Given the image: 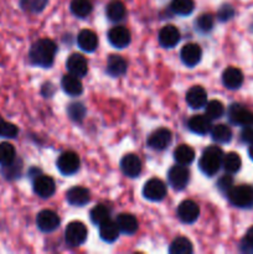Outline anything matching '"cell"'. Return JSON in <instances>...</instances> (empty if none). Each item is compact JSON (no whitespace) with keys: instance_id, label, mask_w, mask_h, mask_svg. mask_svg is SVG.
<instances>
[{"instance_id":"1","label":"cell","mask_w":253,"mask_h":254,"mask_svg":"<svg viewBox=\"0 0 253 254\" xmlns=\"http://www.w3.org/2000/svg\"><path fill=\"white\" fill-rule=\"evenodd\" d=\"M57 46L52 40L41 39L37 40L31 46L29 52V60L34 66L51 67L56 56Z\"/></svg>"},{"instance_id":"2","label":"cell","mask_w":253,"mask_h":254,"mask_svg":"<svg viewBox=\"0 0 253 254\" xmlns=\"http://www.w3.org/2000/svg\"><path fill=\"white\" fill-rule=\"evenodd\" d=\"M223 155L225 154H223L222 149L218 148L217 145L208 146L203 150L202 155L198 160V168L206 176L216 175L222 166Z\"/></svg>"},{"instance_id":"3","label":"cell","mask_w":253,"mask_h":254,"mask_svg":"<svg viewBox=\"0 0 253 254\" xmlns=\"http://www.w3.org/2000/svg\"><path fill=\"white\" fill-rule=\"evenodd\" d=\"M233 206L240 208L253 207V186H233L226 195Z\"/></svg>"},{"instance_id":"4","label":"cell","mask_w":253,"mask_h":254,"mask_svg":"<svg viewBox=\"0 0 253 254\" xmlns=\"http://www.w3.org/2000/svg\"><path fill=\"white\" fill-rule=\"evenodd\" d=\"M87 235H88V231L86 226L79 221H73L67 225L66 231H64V240L67 245L71 247H78L83 245L84 241L87 240Z\"/></svg>"},{"instance_id":"5","label":"cell","mask_w":253,"mask_h":254,"mask_svg":"<svg viewBox=\"0 0 253 254\" xmlns=\"http://www.w3.org/2000/svg\"><path fill=\"white\" fill-rule=\"evenodd\" d=\"M228 118L236 126L253 127V112L241 104L235 103L228 108Z\"/></svg>"},{"instance_id":"6","label":"cell","mask_w":253,"mask_h":254,"mask_svg":"<svg viewBox=\"0 0 253 254\" xmlns=\"http://www.w3.org/2000/svg\"><path fill=\"white\" fill-rule=\"evenodd\" d=\"M57 169L60 170V173L63 174V175H73L74 173H77L81 165V161H79V156L77 155L74 151H64L60 155V158L57 159Z\"/></svg>"},{"instance_id":"7","label":"cell","mask_w":253,"mask_h":254,"mask_svg":"<svg viewBox=\"0 0 253 254\" xmlns=\"http://www.w3.org/2000/svg\"><path fill=\"white\" fill-rule=\"evenodd\" d=\"M168 180L175 190H183L188 186L189 180H190V171L186 168V165H180V164L174 165L169 170Z\"/></svg>"},{"instance_id":"8","label":"cell","mask_w":253,"mask_h":254,"mask_svg":"<svg viewBox=\"0 0 253 254\" xmlns=\"http://www.w3.org/2000/svg\"><path fill=\"white\" fill-rule=\"evenodd\" d=\"M168 189L164 181L160 179H150L145 183L143 188L144 197L148 198L149 201H161L166 196Z\"/></svg>"},{"instance_id":"9","label":"cell","mask_w":253,"mask_h":254,"mask_svg":"<svg viewBox=\"0 0 253 254\" xmlns=\"http://www.w3.org/2000/svg\"><path fill=\"white\" fill-rule=\"evenodd\" d=\"M60 223H61V220H60L59 215L51 210H42L36 217V225L42 232H54L55 230L59 228Z\"/></svg>"},{"instance_id":"10","label":"cell","mask_w":253,"mask_h":254,"mask_svg":"<svg viewBox=\"0 0 253 254\" xmlns=\"http://www.w3.org/2000/svg\"><path fill=\"white\" fill-rule=\"evenodd\" d=\"M55 191H56V184L51 176L40 174L34 179V192L40 197H51Z\"/></svg>"},{"instance_id":"11","label":"cell","mask_w":253,"mask_h":254,"mask_svg":"<svg viewBox=\"0 0 253 254\" xmlns=\"http://www.w3.org/2000/svg\"><path fill=\"white\" fill-rule=\"evenodd\" d=\"M200 215V207L197 203L192 200H185L179 205L178 217L184 223H193Z\"/></svg>"},{"instance_id":"12","label":"cell","mask_w":253,"mask_h":254,"mask_svg":"<svg viewBox=\"0 0 253 254\" xmlns=\"http://www.w3.org/2000/svg\"><path fill=\"white\" fill-rule=\"evenodd\" d=\"M173 140V134L169 129L159 128L150 134L148 138V145L154 150H165Z\"/></svg>"},{"instance_id":"13","label":"cell","mask_w":253,"mask_h":254,"mask_svg":"<svg viewBox=\"0 0 253 254\" xmlns=\"http://www.w3.org/2000/svg\"><path fill=\"white\" fill-rule=\"evenodd\" d=\"M130 32L124 26H114L108 31V41L117 49H124L130 44Z\"/></svg>"},{"instance_id":"14","label":"cell","mask_w":253,"mask_h":254,"mask_svg":"<svg viewBox=\"0 0 253 254\" xmlns=\"http://www.w3.org/2000/svg\"><path fill=\"white\" fill-rule=\"evenodd\" d=\"M181 61L184 64H186L188 67H193L201 61V57H202V50L198 46L197 44H186L185 46L181 49L180 52Z\"/></svg>"},{"instance_id":"15","label":"cell","mask_w":253,"mask_h":254,"mask_svg":"<svg viewBox=\"0 0 253 254\" xmlns=\"http://www.w3.org/2000/svg\"><path fill=\"white\" fill-rule=\"evenodd\" d=\"M121 169L128 178H136L141 173V160L135 154H126L121 161Z\"/></svg>"},{"instance_id":"16","label":"cell","mask_w":253,"mask_h":254,"mask_svg":"<svg viewBox=\"0 0 253 254\" xmlns=\"http://www.w3.org/2000/svg\"><path fill=\"white\" fill-rule=\"evenodd\" d=\"M66 67L69 73L74 74L79 78L86 76L87 72H88V62L84 59V56L79 54H72L67 60Z\"/></svg>"},{"instance_id":"17","label":"cell","mask_w":253,"mask_h":254,"mask_svg":"<svg viewBox=\"0 0 253 254\" xmlns=\"http://www.w3.org/2000/svg\"><path fill=\"white\" fill-rule=\"evenodd\" d=\"M158 39L161 46L171 49V47L176 46L180 41V31L174 25H166L159 31Z\"/></svg>"},{"instance_id":"18","label":"cell","mask_w":253,"mask_h":254,"mask_svg":"<svg viewBox=\"0 0 253 254\" xmlns=\"http://www.w3.org/2000/svg\"><path fill=\"white\" fill-rule=\"evenodd\" d=\"M66 198L68 201L69 205L72 206H81L87 205L91 200V192L87 190L86 188L82 186H74V188L69 189L66 193Z\"/></svg>"},{"instance_id":"19","label":"cell","mask_w":253,"mask_h":254,"mask_svg":"<svg viewBox=\"0 0 253 254\" xmlns=\"http://www.w3.org/2000/svg\"><path fill=\"white\" fill-rule=\"evenodd\" d=\"M186 102L193 109H200L207 103V93L201 86H192L186 93Z\"/></svg>"},{"instance_id":"20","label":"cell","mask_w":253,"mask_h":254,"mask_svg":"<svg viewBox=\"0 0 253 254\" xmlns=\"http://www.w3.org/2000/svg\"><path fill=\"white\" fill-rule=\"evenodd\" d=\"M188 128L190 129L192 133L198 134V135H205L212 128V124H211V119L207 116H193L189 119L188 122Z\"/></svg>"},{"instance_id":"21","label":"cell","mask_w":253,"mask_h":254,"mask_svg":"<svg viewBox=\"0 0 253 254\" xmlns=\"http://www.w3.org/2000/svg\"><path fill=\"white\" fill-rule=\"evenodd\" d=\"M222 83L228 89H237L243 83V73L236 67H228L222 73Z\"/></svg>"},{"instance_id":"22","label":"cell","mask_w":253,"mask_h":254,"mask_svg":"<svg viewBox=\"0 0 253 254\" xmlns=\"http://www.w3.org/2000/svg\"><path fill=\"white\" fill-rule=\"evenodd\" d=\"M126 61L119 55H111L107 60V73L112 77H121L126 72Z\"/></svg>"},{"instance_id":"23","label":"cell","mask_w":253,"mask_h":254,"mask_svg":"<svg viewBox=\"0 0 253 254\" xmlns=\"http://www.w3.org/2000/svg\"><path fill=\"white\" fill-rule=\"evenodd\" d=\"M77 42L83 51L93 52L98 46V37H97L96 32L86 29L79 32L78 36H77Z\"/></svg>"},{"instance_id":"24","label":"cell","mask_w":253,"mask_h":254,"mask_svg":"<svg viewBox=\"0 0 253 254\" xmlns=\"http://www.w3.org/2000/svg\"><path fill=\"white\" fill-rule=\"evenodd\" d=\"M61 84L63 91L72 97L79 96L83 92V86H82L81 79H79V77L74 76V74H64L62 77Z\"/></svg>"},{"instance_id":"25","label":"cell","mask_w":253,"mask_h":254,"mask_svg":"<svg viewBox=\"0 0 253 254\" xmlns=\"http://www.w3.org/2000/svg\"><path fill=\"white\" fill-rule=\"evenodd\" d=\"M116 223L119 231L126 235H134L138 231V220L130 213H121L117 216Z\"/></svg>"},{"instance_id":"26","label":"cell","mask_w":253,"mask_h":254,"mask_svg":"<svg viewBox=\"0 0 253 254\" xmlns=\"http://www.w3.org/2000/svg\"><path fill=\"white\" fill-rule=\"evenodd\" d=\"M119 232L121 231H119L117 223L111 221V218L99 225V236H101L104 242L112 243L117 241L119 237Z\"/></svg>"},{"instance_id":"27","label":"cell","mask_w":253,"mask_h":254,"mask_svg":"<svg viewBox=\"0 0 253 254\" xmlns=\"http://www.w3.org/2000/svg\"><path fill=\"white\" fill-rule=\"evenodd\" d=\"M106 14H107V17H108L111 21L113 22L122 21V20L126 17V6H124L123 1H121V0H112V1L107 5Z\"/></svg>"},{"instance_id":"28","label":"cell","mask_w":253,"mask_h":254,"mask_svg":"<svg viewBox=\"0 0 253 254\" xmlns=\"http://www.w3.org/2000/svg\"><path fill=\"white\" fill-rule=\"evenodd\" d=\"M174 159L180 165H190L195 160V151L191 146L186 144H181L174 150Z\"/></svg>"},{"instance_id":"29","label":"cell","mask_w":253,"mask_h":254,"mask_svg":"<svg viewBox=\"0 0 253 254\" xmlns=\"http://www.w3.org/2000/svg\"><path fill=\"white\" fill-rule=\"evenodd\" d=\"M211 138L213 141L220 144L228 143L232 139V130L226 124H216L211 128Z\"/></svg>"},{"instance_id":"30","label":"cell","mask_w":253,"mask_h":254,"mask_svg":"<svg viewBox=\"0 0 253 254\" xmlns=\"http://www.w3.org/2000/svg\"><path fill=\"white\" fill-rule=\"evenodd\" d=\"M16 160V150H15L14 145L7 141H2L0 143V166L10 165Z\"/></svg>"},{"instance_id":"31","label":"cell","mask_w":253,"mask_h":254,"mask_svg":"<svg viewBox=\"0 0 253 254\" xmlns=\"http://www.w3.org/2000/svg\"><path fill=\"white\" fill-rule=\"evenodd\" d=\"M241 165H242V160H241L240 155L237 153H231L226 154L223 155V160H222V166L225 169L226 173L228 174H236L240 171Z\"/></svg>"},{"instance_id":"32","label":"cell","mask_w":253,"mask_h":254,"mask_svg":"<svg viewBox=\"0 0 253 254\" xmlns=\"http://www.w3.org/2000/svg\"><path fill=\"white\" fill-rule=\"evenodd\" d=\"M92 9H93V5L91 0H72L71 1L72 14L81 19L88 16L92 12Z\"/></svg>"},{"instance_id":"33","label":"cell","mask_w":253,"mask_h":254,"mask_svg":"<svg viewBox=\"0 0 253 254\" xmlns=\"http://www.w3.org/2000/svg\"><path fill=\"white\" fill-rule=\"evenodd\" d=\"M170 9L174 14L188 16L195 9V2L193 0H173L170 4Z\"/></svg>"},{"instance_id":"34","label":"cell","mask_w":253,"mask_h":254,"mask_svg":"<svg viewBox=\"0 0 253 254\" xmlns=\"http://www.w3.org/2000/svg\"><path fill=\"white\" fill-rule=\"evenodd\" d=\"M192 245L185 237L175 238L169 247V252L171 254H190L192 253Z\"/></svg>"},{"instance_id":"35","label":"cell","mask_w":253,"mask_h":254,"mask_svg":"<svg viewBox=\"0 0 253 254\" xmlns=\"http://www.w3.org/2000/svg\"><path fill=\"white\" fill-rule=\"evenodd\" d=\"M111 218V210L106 205H97L96 207L92 208L91 211V221L96 226L106 222Z\"/></svg>"},{"instance_id":"36","label":"cell","mask_w":253,"mask_h":254,"mask_svg":"<svg viewBox=\"0 0 253 254\" xmlns=\"http://www.w3.org/2000/svg\"><path fill=\"white\" fill-rule=\"evenodd\" d=\"M205 107L206 116H207L211 121H213V119H220L221 117L223 116V113H225V107H223L222 102L216 101V99L207 102Z\"/></svg>"},{"instance_id":"37","label":"cell","mask_w":253,"mask_h":254,"mask_svg":"<svg viewBox=\"0 0 253 254\" xmlns=\"http://www.w3.org/2000/svg\"><path fill=\"white\" fill-rule=\"evenodd\" d=\"M47 2L49 0H20V6L25 11L37 14L46 7Z\"/></svg>"},{"instance_id":"38","label":"cell","mask_w":253,"mask_h":254,"mask_svg":"<svg viewBox=\"0 0 253 254\" xmlns=\"http://www.w3.org/2000/svg\"><path fill=\"white\" fill-rule=\"evenodd\" d=\"M19 134V129L15 124L10 123V122L5 121L1 116H0V136L7 139L16 138Z\"/></svg>"},{"instance_id":"39","label":"cell","mask_w":253,"mask_h":254,"mask_svg":"<svg viewBox=\"0 0 253 254\" xmlns=\"http://www.w3.org/2000/svg\"><path fill=\"white\" fill-rule=\"evenodd\" d=\"M196 27L202 32H208L213 27V17L210 14H202L196 20Z\"/></svg>"},{"instance_id":"40","label":"cell","mask_w":253,"mask_h":254,"mask_svg":"<svg viewBox=\"0 0 253 254\" xmlns=\"http://www.w3.org/2000/svg\"><path fill=\"white\" fill-rule=\"evenodd\" d=\"M67 112H68L69 118L74 122H81L86 116V108L81 103H72Z\"/></svg>"},{"instance_id":"41","label":"cell","mask_w":253,"mask_h":254,"mask_svg":"<svg viewBox=\"0 0 253 254\" xmlns=\"http://www.w3.org/2000/svg\"><path fill=\"white\" fill-rule=\"evenodd\" d=\"M217 188L218 190L222 193L227 195L228 191L233 188V178L231 176V174H226V175L221 176L217 181Z\"/></svg>"},{"instance_id":"42","label":"cell","mask_w":253,"mask_h":254,"mask_svg":"<svg viewBox=\"0 0 253 254\" xmlns=\"http://www.w3.org/2000/svg\"><path fill=\"white\" fill-rule=\"evenodd\" d=\"M4 176L6 179H15V178H19V174H20V169H21V164H19V165H16V160L14 161L12 164H10V165L7 166H4Z\"/></svg>"},{"instance_id":"43","label":"cell","mask_w":253,"mask_h":254,"mask_svg":"<svg viewBox=\"0 0 253 254\" xmlns=\"http://www.w3.org/2000/svg\"><path fill=\"white\" fill-rule=\"evenodd\" d=\"M242 248L246 252H253V226L247 231L242 241Z\"/></svg>"},{"instance_id":"44","label":"cell","mask_w":253,"mask_h":254,"mask_svg":"<svg viewBox=\"0 0 253 254\" xmlns=\"http://www.w3.org/2000/svg\"><path fill=\"white\" fill-rule=\"evenodd\" d=\"M233 14H235V10H233V7L231 5H223L218 10V19L221 21H227V20H230L233 16Z\"/></svg>"},{"instance_id":"45","label":"cell","mask_w":253,"mask_h":254,"mask_svg":"<svg viewBox=\"0 0 253 254\" xmlns=\"http://www.w3.org/2000/svg\"><path fill=\"white\" fill-rule=\"evenodd\" d=\"M240 139L245 144H253V127H245V129L241 131Z\"/></svg>"},{"instance_id":"46","label":"cell","mask_w":253,"mask_h":254,"mask_svg":"<svg viewBox=\"0 0 253 254\" xmlns=\"http://www.w3.org/2000/svg\"><path fill=\"white\" fill-rule=\"evenodd\" d=\"M248 154H250V158L253 160V144H251L250 149H248Z\"/></svg>"},{"instance_id":"47","label":"cell","mask_w":253,"mask_h":254,"mask_svg":"<svg viewBox=\"0 0 253 254\" xmlns=\"http://www.w3.org/2000/svg\"><path fill=\"white\" fill-rule=\"evenodd\" d=\"M252 29H253V24H252Z\"/></svg>"}]
</instances>
